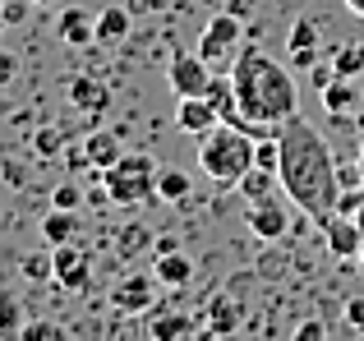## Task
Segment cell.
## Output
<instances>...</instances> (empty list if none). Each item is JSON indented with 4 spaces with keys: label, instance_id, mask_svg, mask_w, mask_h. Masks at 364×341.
Masks as SVG:
<instances>
[{
    "label": "cell",
    "instance_id": "cell-23",
    "mask_svg": "<svg viewBox=\"0 0 364 341\" xmlns=\"http://www.w3.org/2000/svg\"><path fill=\"white\" fill-rule=\"evenodd\" d=\"M74 231H79V217H74V207H51L46 212V222H42V235H46V244H70L74 240Z\"/></svg>",
    "mask_w": 364,
    "mask_h": 341
},
{
    "label": "cell",
    "instance_id": "cell-37",
    "mask_svg": "<svg viewBox=\"0 0 364 341\" xmlns=\"http://www.w3.org/2000/svg\"><path fill=\"white\" fill-rule=\"evenodd\" d=\"M28 9H33V0H5V18L9 23H23Z\"/></svg>",
    "mask_w": 364,
    "mask_h": 341
},
{
    "label": "cell",
    "instance_id": "cell-41",
    "mask_svg": "<svg viewBox=\"0 0 364 341\" xmlns=\"http://www.w3.org/2000/svg\"><path fill=\"white\" fill-rule=\"evenodd\" d=\"M33 5H55V0H33Z\"/></svg>",
    "mask_w": 364,
    "mask_h": 341
},
{
    "label": "cell",
    "instance_id": "cell-38",
    "mask_svg": "<svg viewBox=\"0 0 364 341\" xmlns=\"http://www.w3.org/2000/svg\"><path fill=\"white\" fill-rule=\"evenodd\" d=\"M318 65V46L314 51H291V70H314Z\"/></svg>",
    "mask_w": 364,
    "mask_h": 341
},
{
    "label": "cell",
    "instance_id": "cell-3",
    "mask_svg": "<svg viewBox=\"0 0 364 341\" xmlns=\"http://www.w3.org/2000/svg\"><path fill=\"white\" fill-rule=\"evenodd\" d=\"M254 148H258V139L245 125H226L222 120L217 129H208L198 139V166L217 185H240V175L254 166Z\"/></svg>",
    "mask_w": 364,
    "mask_h": 341
},
{
    "label": "cell",
    "instance_id": "cell-42",
    "mask_svg": "<svg viewBox=\"0 0 364 341\" xmlns=\"http://www.w3.org/2000/svg\"><path fill=\"white\" fill-rule=\"evenodd\" d=\"M360 263H364V249H360Z\"/></svg>",
    "mask_w": 364,
    "mask_h": 341
},
{
    "label": "cell",
    "instance_id": "cell-27",
    "mask_svg": "<svg viewBox=\"0 0 364 341\" xmlns=\"http://www.w3.org/2000/svg\"><path fill=\"white\" fill-rule=\"evenodd\" d=\"M33 153L37 157H60L65 153V134H60V129H51V125H42L33 134Z\"/></svg>",
    "mask_w": 364,
    "mask_h": 341
},
{
    "label": "cell",
    "instance_id": "cell-13",
    "mask_svg": "<svg viewBox=\"0 0 364 341\" xmlns=\"http://www.w3.org/2000/svg\"><path fill=\"white\" fill-rule=\"evenodd\" d=\"M176 125L185 129V134L203 139L208 129L222 125V116H217V107L208 102V92H203V97H176Z\"/></svg>",
    "mask_w": 364,
    "mask_h": 341
},
{
    "label": "cell",
    "instance_id": "cell-32",
    "mask_svg": "<svg viewBox=\"0 0 364 341\" xmlns=\"http://www.w3.org/2000/svg\"><path fill=\"white\" fill-rule=\"evenodd\" d=\"M14 79H18V55L0 46V88H9Z\"/></svg>",
    "mask_w": 364,
    "mask_h": 341
},
{
    "label": "cell",
    "instance_id": "cell-17",
    "mask_svg": "<svg viewBox=\"0 0 364 341\" xmlns=\"http://www.w3.org/2000/svg\"><path fill=\"white\" fill-rule=\"evenodd\" d=\"M194 332V318L180 309H148V337L152 341H180Z\"/></svg>",
    "mask_w": 364,
    "mask_h": 341
},
{
    "label": "cell",
    "instance_id": "cell-10",
    "mask_svg": "<svg viewBox=\"0 0 364 341\" xmlns=\"http://www.w3.org/2000/svg\"><path fill=\"white\" fill-rule=\"evenodd\" d=\"M245 222H249V231H254L258 240H282V235L291 231V212H286L282 198H263V203H249Z\"/></svg>",
    "mask_w": 364,
    "mask_h": 341
},
{
    "label": "cell",
    "instance_id": "cell-22",
    "mask_svg": "<svg viewBox=\"0 0 364 341\" xmlns=\"http://www.w3.org/2000/svg\"><path fill=\"white\" fill-rule=\"evenodd\" d=\"M23 300H18V291L0 286V337L5 341H18V332H23Z\"/></svg>",
    "mask_w": 364,
    "mask_h": 341
},
{
    "label": "cell",
    "instance_id": "cell-20",
    "mask_svg": "<svg viewBox=\"0 0 364 341\" xmlns=\"http://www.w3.org/2000/svg\"><path fill=\"white\" fill-rule=\"evenodd\" d=\"M152 272H157V281H161V286H171V291H180V286H189V281H194V263H189L180 249H161Z\"/></svg>",
    "mask_w": 364,
    "mask_h": 341
},
{
    "label": "cell",
    "instance_id": "cell-7",
    "mask_svg": "<svg viewBox=\"0 0 364 341\" xmlns=\"http://www.w3.org/2000/svg\"><path fill=\"white\" fill-rule=\"evenodd\" d=\"M51 259H55V286L88 291V281H92V254L88 249H79V244L70 240V244H55Z\"/></svg>",
    "mask_w": 364,
    "mask_h": 341
},
{
    "label": "cell",
    "instance_id": "cell-25",
    "mask_svg": "<svg viewBox=\"0 0 364 341\" xmlns=\"http://www.w3.org/2000/svg\"><path fill=\"white\" fill-rule=\"evenodd\" d=\"M157 198H166V203H185V198H189V175H185V170H157Z\"/></svg>",
    "mask_w": 364,
    "mask_h": 341
},
{
    "label": "cell",
    "instance_id": "cell-24",
    "mask_svg": "<svg viewBox=\"0 0 364 341\" xmlns=\"http://www.w3.org/2000/svg\"><path fill=\"white\" fill-rule=\"evenodd\" d=\"M332 70H337L341 79H360L364 74V42H341L337 51H332Z\"/></svg>",
    "mask_w": 364,
    "mask_h": 341
},
{
    "label": "cell",
    "instance_id": "cell-1",
    "mask_svg": "<svg viewBox=\"0 0 364 341\" xmlns=\"http://www.w3.org/2000/svg\"><path fill=\"white\" fill-rule=\"evenodd\" d=\"M277 139H282V166H277L282 194L291 198L304 217H314V222L323 226L328 217H337V198H341L337 157H332L328 139L300 116L286 120V125L277 129Z\"/></svg>",
    "mask_w": 364,
    "mask_h": 341
},
{
    "label": "cell",
    "instance_id": "cell-15",
    "mask_svg": "<svg viewBox=\"0 0 364 341\" xmlns=\"http://www.w3.org/2000/svg\"><path fill=\"white\" fill-rule=\"evenodd\" d=\"M83 153H88V162H92V170H107V166H116L120 157H124V144H120V134L116 129H92L88 139H83Z\"/></svg>",
    "mask_w": 364,
    "mask_h": 341
},
{
    "label": "cell",
    "instance_id": "cell-40",
    "mask_svg": "<svg viewBox=\"0 0 364 341\" xmlns=\"http://www.w3.org/2000/svg\"><path fill=\"white\" fill-rule=\"evenodd\" d=\"M5 23H9V18H5V0H0V33H5Z\"/></svg>",
    "mask_w": 364,
    "mask_h": 341
},
{
    "label": "cell",
    "instance_id": "cell-8",
    "mask_svg": "<svg viewBox=\"0 0 364 341\" xmlns=\"http://www.w3.org/2000/svg\"><path fill=\"white\" fill-rule=\"evenodd\" d=\"M111 305H116L120 314H148V309L157 305V272H152V277L129 272V277L111 291Z\"/></svg>",
    "mask_w": 364,
    "mask_h": 341
},
{
    "label": "cell",
    "instance_id": "cell-35",
    "mask_svg": "<svg viewBox=\"0 0 364 341\" xmlns=\"http://www.w3.org/2000/svg\"><path fill=\"white\" fill-rule=\"evenodd\" d=\"M323 337H328V328H323L318 318H309V323L295 328V341H323Z\"/></svg>",
    "mask_w": 364,
    "mask_h": 341
},
{
    "label": "cell",
    "instance_id": "cell-30",
    "mask_svg": "<svg viewBox=\"0 0 364 341\" xmlns=\"http://www.w3.org/2000/svg\"><path fill=\"white\" fill-rule=\"evenodd\" d=\"M23 277L28 281H55V259L51 254H28L23 259Z\"/></svg>",
    "mask_w": 364,
    "mask_h": 341
},
{
    "label": "cell",
    "instance_id": "cell-21",
    "mask_svg": "<svg viewBox=\"0 0 364 341\" xmlns=\"http://www.w3.org/2000/svg\"><path fill=\"white\" fill-rule=\"evenodd\" d=\"M235 189H240L249 203H263V198H277V189H282V175H277V170H263V166H249Z\"/></svg>",
    "mask_w": 364,
    "mask_h": 341
},
{
    "label": "cell",
    "instance_id": "cell-39",
    "mask_svg": "<svg viewBox=\"0 0 364 341\" xmlns=\"http://www.w3.org/2000/svg\"><path fill=\"white\" fill-rule=\"evenodd\" d=\"M341 5H346V9H350L355 18H364V0H341Z\"/></svg>",
    "mask_w": 364,
    "mask_h": 341
},
{
    "label": "cell",
    "instance_id": "cell-28",
    "mask_svg": "<svg viewBox=\"0 0 364 341\" xmlns=\"http://www.w3.org/2000/svg\"><path fill=\"white\" fill-rule=\"evenodd\" d=\"M254 166H263V170H277V166H282V139H277V134H263V139H258Z\"/></svg>",
    "mask_w": 364,
    "mask_h": 341
},
{
    "label": "cell",
    "instance_id": "cell-14",
    "mask_svg": "<svg viewBox=\"0 0 364 341\" xmlns=\"http://www.w3.org/2000/svg\"><path fill=\"white\" fill-rule=\"evenodd\" d=\"M240 323H245V305H235L231 296L208 300V314H203V332L208 337H231V332H240Z\"/></svg>",
    "mask_w": 364,
    "mask_h": 341
},
{
    "label": "cell",
    "instance_id": "cell-31",
    "mask_svg": "<svg viewBox=\"0 0 364 341\" xmlns=\"http://www.w3.org/2000/svg\"><path fill=\"white\" fill-rule=\"evenodd\" d=\"M337 212H341V217H355V222H360V212H364V185H355V189H341Z\"/></svg>",
    "mask_w": 364,
    "mask_h": 341
},
{
    "label": "cell",
    "instance_id": "cell-29",
    "mask_svg": "<svg viewBox=\"0 0 364 341\" xmlns=\"http://www.w3.org/2000/svg\"><path fill=\"white\" fill-rule=\"evenodd\" d=\"M65 328L51 323V318H33V323H23V332H18V341H60Z\"/></svg>",
    "mask_w": 364,
    "mask_h": 341
},
{
    "label": "cell",
    "instance_id": "cell-5",
    "mask_svg": "<svg viewBox=\"0 0 364 341\" xmlns=\"http://www.w3.org/2000/svg\"><path fill=\"white\" fill-rule=\"evenodd\" d=\"M240 37H245V18L235 14V9H217V14L208 18L203 37H198V55L217 70L222 60H231V55L240 51Z\"/></svg>",
    "mask_w": 364,
    "mask_h": 341
},
{
    "label": "cell",
    "instance_id": "cell-26",
    "mask_svg": "<svg viewBox=\"0 0 364 341\" xmlns=\"http://www.w3.org/2000/svg\"><path fill=\"white\" fill-rule=\"evenodd\" d=\"M286 46H291V51H314V46H318V23H314V18H295Z\"/></svg>",
    "mask_w": 364,
    "mask_h": 341
},
{
    "label": "cell",
    "instance_id": "cell-33",
    "mask_svg": "<svg viewBox=\"0 0 364 341\" xmlns=\"http://www.w3.org/2000/svg\"><path fill=\"white\" fill-rule=\"evenodd\" d=\"M337 180H341V189H355V185H364V166H346V162H337Z\"/></svg>",
    "mask_w": 364,
    "mask_h": 341
},
{
    "label": "cell",
    "instance_id": "cell-2",
    "mask_svg": "<svg viewBox=\"0 0 364 341\" xmlns=\"http://www.w3.org/2000/svg\"><path fill=\"white\" fill-rule=\"evenodd\" d=\"M235 97H240L245 129L254 139L277 134L291 116H300V92H295V74L277 65L263 46H240L231 60Z\"/></svg>",
    "mask_w": 364,
    "mask_h": 341
},
{
    "label": "cell",
    "instance_id": "cell-4",
    "mask_svg": "<svg viewBox=\"0 0 364 341\" xmlns=\"http://www.w3.org/2000/svg\"><path fill=\"white\" fill-rule=\"evenodd\" d=\"M102 189H107L111 203L120 207H139L157 198V166L148 153H124L116 166L102 170Z\"/></svg>",
    "mask_w": 364,
    "mask_h": 341
},
{
    "label": "cell",
    "instance_id": "cell-19",
    "mask_svg": "<svg viewBox=\"0 0 364 341\" xmlns=\"http://www.w3.org/2000/svg\"><path fill=\"white\" fill-rule=\"evenodd\" d=\"M129 28H134V14L124 5H111L97 14V46H120L129 42Z\"/></svg>",
    "mask_w": 364,
    "mask_h": 341
},
{
    "label": "cell",
    "instance_id": "cell-12",
    "mask_svg": "<svg viewBox=\"0 0 364 341\" xmlns=\"http://www.w3.org/2000/svg\"><path fill=\"white\" fill-rule=\"evenodd\" d=\"M65 97H70L74 111H83V116H92V120L111 107V88L102 79H92V74H74L70 88H65Z\"/></svg>",
    "mask_w": 364,
    "mask_h": 341
},
{
    "label": "cell",
    "instance_id": "cell-16",
    "mask_svg": "<svg viewBox=\"0 0 364 341\" xmlns=\"http://www.w3.org/2000/svg\"><path fill=\"white\" fill-rule=\"evenodd\" d=\"M318 97H323V107H328L332 120H350V111H360V83H355V79H341V74H337V79H332L328 88L318 92Z\"/></svg>",
    "mask_w": 364,
    "mask_h": 341
},
{
    "label": "cell",
    "instance_id": "cell-36",
    "mask_svg": "<svg viewBox=\"0 0 364 341\" xmlns=\"http://www.w3.org/2000/svg\"><path fill=\"white\" fill-rule=\"evenodd\" d=\"M79 185H70V180H65V185L60 189H55V207H79Z\"/></svg>",
    "mask_w": 364,
    "mask_h": 341
},
{
    "label": "cell",
    "instance_id": "cell-6",
    "mask_svg": "<svg viewBox=\"0 0 364 341\" xmlns=\"http://www.w3.org/2000/svg\"><path fill=\"white\" fill-rule=\"evenodd\" d=\"M166 83H171L176 97H203L208 83H213V65H208L198 51H180V55H171Z\"/></svg>",
    "mask_w": 364,
    "mask_h": 341
},
{
    "label": "cell",
    "instance_id": "cell-18",
    "mask_svg": "<svg viewBox=\"0 0 364 341\" xmlns=\"http://www.w3.org/2000/svg\"><path fill=\"white\" fill-rule=\"evenodd\" d=\"M208 102L217 107V116H222L226 125H245L240 97H235V79H231V74H213V83H208Z\"/></svg>",
    "mask_w": 364,
    "mask_h": 341
},
{
    "label": "cell",
    "instance_id": "cell-34",
    "mask_svg": "<svg viewBox=\"0 0 364 341\" xmlns=\"http://www.w3.org/2000/svg\"><path fill=\"white\" fill-rule=\"evenodd\" d=\"M346 323L355 328V332H364V296H350L346 300Z\"/></svg>",
    "mask_w": 364,
    "mask_h": 341
},
{
    "label": "cell",
    "instance_id": "cell-9",
    "mask_svg": "<svg viewBox=\"0 0 364 341\" xmlns=\"http://www.w3.org/2000/svg\"><path fill=\"white\" fill-rule=\"evenodd\" d=\"M323 240H328V254L332 259H360V249H364V226L355 222V217H328L323 222Z\"/></svg>",
    "mask_w": 364,
    "mask_h": 341
},
{
    "label": "cell",
    "instance_id": "cell-11",
    "mask_svg": "<svg viewBox=\"0 0 364 341\" xmlns=\"http://www.w3.org/2000/svg\"><path fill=\"white\" fill-rule=\"evenodd\" d=\"M55 33H60L65 46L83 51V46L97 42V18H92V9H83V5H65L60 18H55Z\"/></svg>",
    "mask_w": 364,
    "mask_h": 341
}]
</instances>
